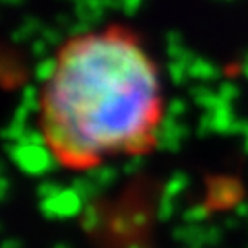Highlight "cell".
<instances>
[{"instance_id":"obj_1","label":"cell","mask_w":248,"mask_h":248,"mask_svg":"<svg viewBox=\"0 0 248 248\" xmlns=\"http://www.w3.org/2000/svg\"><path fill=\"white\" fill-rule=\"evenodd\" d=\"M164 118L159 68L130 29L110 25L58 50L40 95V130L66 168H93L155 143Z\"/></svg>"}]
</instances>
